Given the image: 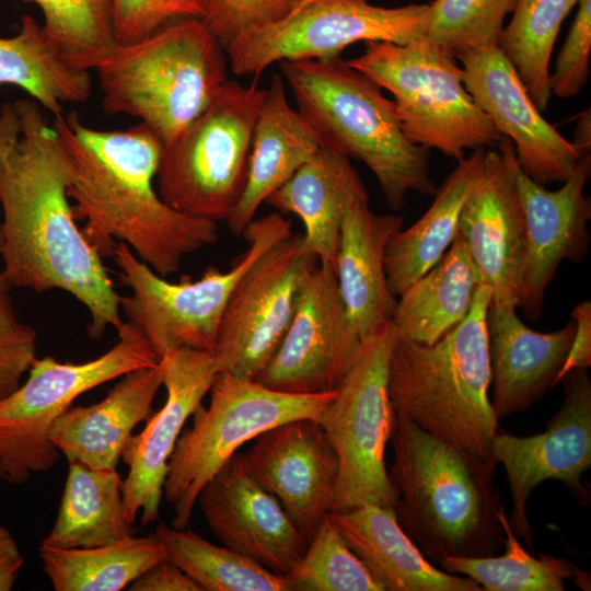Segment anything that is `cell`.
I'll return each mask as SVG.
<instances>
[{"label":"cell","mask_w":591,"mask_h":591,"mask_svg":"<svg viewBox=\"0 0 591 591\" xmlns=\"http://www.w3.org/2000/svg\"><path fill=\"white\" fill-rule=\"evenodd\" d=\"M55 523L40 545L86 548L123 541L135 533L124 513V480L117 470L68 461Z\"/></svg>","instance_id":"4dcf8cb0"},{"label":"cell","mask_w":591,"mask_h":591,"mask_svg":"<svg viewBox=\"0 0 591 591\" xmlns=\"http://www.w3.org/2000/svg\"><path fill=\"white\" fill-rule=\"evenodd\" d=\"M395 339L391 322L360 343L317 420L338 461L331 512L396 503L397 495L385 467V448L394 419L387 368Z\"/></svg>","instance_id":"8fae6325"},{"label":"cell","mask_w":591,"mask_h":591,"mask_svg":"<svg viewBox=\"0 0 591 591\" xmlns=\"http://www.w3.org/2000/svg\"><path fill=\"white\" fill-rule=\"evenodd\" d=\"M95 71L103 111L138 118L166 147L228 80V57L207 22L192 18L117 44Z\"/></svg>","instance_id":"8992f818"},{"label":"cell","mask_w":591,"mask_h":591,"mask_svg":"<svg viewBox=\"0 0 591 591\" xmlns=\"http://www.w3.org/2000/svg\"><path fill=\"white\" fill-rule=\"evenodd\" d=\"M561 407L548 420L545 431L513 436L501 428L491 443V457L506 471L512 495L508 522L518 538L533 548L526 503L533 490L546 480L564 483L581 506H589L590 490L582 475L591 467V381L587 368L566 373Z\"/></svg>","instance_id":"9a60e30c"},{"label":"cell","mask_w":591,"mask_h":591,"mask_svg":"<svg viewBox=\"0 0 591 591\" xmlns=\"http://www.w3.org/2000/svg\"><path fill=\"white\" fill-rule=\"evenodd\" d=\"M197 502L223 546L273 572L288 576L306 551L305 536L250 474L241 453H234L208 479Z\"/></svg>","instance_id":"44dd1931"},{"label":"cell","mask_w":591,"mask_h":591,"mask_svg":"<svg viewBox=\"0 0 591 591\" xmlns=\"http://www.w3.org/2000/svg\"><path fill=\"white\" fill-rule=\"evenodd\" d=\"M570 317L576 322V331L569 352L556 378V385L570 370L588 369L591 366V302L586 300L578 303Z\"/></svg>","instance_id":"f6af8a7d"},{"label":"cell","mask_w":591,"mask_h":591,"mask_svg":"<svg viewBox=\"0 0 591 591\" xmlns=\"http://www.w3.org/2000/svg\"><path fill=\"white\" fill-rule=\"evenodd\" d=\"M15 85L53 115L65 104L84 103L92 92L89 71L71 66L37 20L24 14L19 32L0 37V85Z\"/></svg>","instance_id":"1f68e13d"},{"label":"cell","mask_w":591,"mask_h":591,"mask_svg":"<svg viewBox=\"0 0 591 591\" xmlns=\"http://www.w3.org/2000/svg\"><path fill=\"white\" fill-rule=\"evenodd\" d=\"M404 218L379 215L369 194L347 207L340 227L335 273L350 331L358 343L391 323L395 297L385 273V250L402 229Z\"/></svg>","instance_id":"cb8c5ba5"},{"label":"cell","mask_w":591,"mask_h":591,"mask_svg":"<svg viewBox=\"0 0 591 591\" xmlns=\"http://www.w3.org/2000/svg\"><path fill=\"white\" fill-rule=\"evenodd\" d=\"M161 385L159 366L132 370L102 401L70 406L51 426L49 439L68 461L116 470L134 429L150 417Z\"/></svg>","instance_id":"d4e9b609"},{"label":"cell","mask_w":591,"mask_h":591,"mask_svg":"<svg viewBox=\"0 0 591 591\" xmlns=\"http://www.w3.org/2000/svg\"><path fill=\"white\" fill-rule=\"evenodd\" d=\"M266 89L227 80L205 111L164 147L158 193L174 210L227 220L243 193Z\"/></svg>","instance_id":"9c48e42d"},{"label":"cell","mask_w":591,"mask_h":591,"mask_svg":"<svg viewBox=\"0 0 591 591\" xmlns=\"http://www.w3.org/2000/svg\"><path fill=\"white\" fill-rule=\"evenodd\" d=\"M118 340L103 355L82 363L36 358L28 378L0 403V476L22 485L32 474L51 470L60 452L49 430L77 397L159 359L129 322L117 329Z\"/></svg>","instance_id":"7c38bea8"},{"label":"cell","mask_w":591,"mask_h":591,"mask_svg":"<svg viewBox=\"0 0 591 591\" xmlns=\"http://www.w3.org/2000/svg\"><path fill=\"white\" fill-rule=\"evenodd\" d=\"M515 0H433L428 3L426 37L454 56L497 45Z\"/></svg>","instance_id":"f35d334b"},{"label":"cell","mask_w":591,"mask_h":591,"mask_svg":"<svg viewBox=\"0 0 591 591\" xmlns=\"http://www.w3.org/2000/svg\"><path fill=\"white\" fill-rule=\"evenodd\" d=\"M130 591H202L182 569L167 560H160L142 572L128 587Z\"/></svg>","instance_id":"ee69618b"},{"label":"cell","mask_w":591,"mask_h":591,"mask_svg":"<svg viewBox=\"0 0 591 591\" xmlns=\"http://www.w3.org/2000/svg\"><path fill=\"white\" fill-rule=\"evenodd\" d=\"M165 558L188 575L202 591H292L287 576L273 572L225 546H217L193 530L160 524L154 531Z\"/></svg>","instance_id":"836d02e7"},{"label":"cell","mask_w":591,"mask_h":591,"mask_svg":"<svg viewBox=\"0 0 591 591\" xmlns=\"http://www.w3.org/2000/svg\"><path fill=\"white\" fill-rule=\"evenodd\" d=\"M455 57L465 89L497 132L510 139L521 170L544 186L564 183L581 155L542 116L500 48L474 47Z\"/></svg>","instance_id":"e0dca14e"},{"label":"cell","mask_w":591,"mask_h":591,"mask_svg":"<svg viewBox=\"0 0 591 591\" xmlns=\"http://www.w3.org/2000/svg\"><path fill=\"white\" fill-rule=\"evenodd\" d=\"M51 126L68 154V195L85 220L82 232L102 257H113L117 240L167 277L218 241L216 221L178 212L155 192L164 147L144 124L97 130L71 111L54 115Z\"/></svg>","instance_id":"7a4b0ae2"},{"label":"cell","mask_w":591,"mask_h":591,"mask_svg":"<svg viewBox=\"0 0 591 591\" xmlns=\"http://www.w3.org/2000/svg\"><path fill=\"white\" fill-rule=\"evenodd\" d=\"M322 147L309 123L289 104L282 77L274 74L256 117L246 183L225 220L232 233L243 234L259 206Z\"/></svg>","instance_id":"484cf974"},{"label":"cell","mask_w":591,"mask_h":591,"mask_svg":"<svg viewBox=\"0 0 591 591\" xmlns=\"http://www.w3.org/2000/svg\"><path fill=\"white\" fill-rule=\"evenodd\" d=\"M347 62L391 92L413 143L457 161L468 150L498 146L501 136L465 89L456 57L426 36L406 44L368 42Z\"/></svg>","instance_id":"52a82bcc"},{"label":"cell","mask_w":591,"mask_h":591,"mask_svg":"<svg viewBox=\"0 0 591 591\" xmlns=\"http://www.w3.org/2000/svg\"><path fill=\"white\" fill-rule=\"evenodd\" d=\"M577 0H515L497 46L540 112L552 99L549 62L560 26Z\"/></svg>","instance_id":"e575fe53"},{"label":"cell","mask_w":591,"mask_h":591,"mask_svg":"<svg viewBox=\"0 0 591 591\" xmlns=\"http://www.w3.org/2000/svg\"><path fill=\"white\" fill-rule=\"evenodd\" d=\"M571 143L581 157L590 153L591 116L589 108L579 116Z\"/></svg>","instance_id":"c3c4849f"},{"label":"cell","mask_w":591,"mask_h":591,"mask_svg":"<svg viewBox=\"0 0 591 591\" xmlns=\"http://www.w3.org/2000/svg\"><path fill=\"white\" fill-rule=\"evenodd\" d=\"M36 337V331L24 324L0 331V403L19 389L37 358Z\"/></svg>","instance_id":"7bdbcfd3"},{"label":"cell","mask_w":591,"mask_h":591,"mask_svg":"<svg viewBox=\"0 0 591 591\" xmlns=\"http://www.w3.org/2000/svg\"><path fill=\"white\" fill-rule=\"evenodd\" d=\"M328 518L384 591H482L432 566L398 524L394 507L364 505Z\"/></svg>","instance_id":"4316f807"},{"label":"cell","mask_w":591,"mask_h":591,"mask_svg":"<svg viewBox=\"0 0 591 591\" xmlns=\"http://www.w3.org/2000/svg\"><path fill=\"white\" fill-rule=\"evenodd\" d=\"M303 233L265 251L235 285L224 309L213 360L219 372L254 380L277 350L299 289L318 265Z\"/></svg>","instance_id":"5bb4252c"},{"label":"cell","mask_w":591,"mask_h":591,"mask_svg":"<svg viewBox=\"0 0 591 591\" xmlns=\"http://www.w3.org/2000/svg\"><path fill=\"white\" fill-rule=\"evenodd\" d=\"M205 18L224 48L242 33L275 23L306 0H202Z\"/></svg>","instance_id":"60d3db41"},{"label":"cell","mask_w":591,"mask_h":591,"mask_svg":"<svg viewBox=\"0 0 591 591\" xmlns=\"http://www.w3.org/2000/svg\"><path fill=\"white\" fill-rule=\"evenodd\" d=\"M166 401L148 418L138 434L131 436L121 460L128 466L123 502L126 520L134 524L141 512L142 525L160 514L169 461L182 429L210 391L219 371L211 352L181 348L159 359Z\"/></svg>","instance_id":"ac0fdd59"},{"label":"cell","mask_w":591,"mask_h":591,"mask_svg":"<svg viewBox=\"0 0 591 591\" xmlns=\"http://www.w3.org/2000/svg\"><path fill=\"white\" fill-rule=\"evenodd\" d=\"M498 148L486 150L482 177L461 210L457 235L493 301L519 308L526 227L511 170L513 144L501 136Z\"/></svg>","instance_id":"d6986e66"},{"label":"cell","mask_w":591,"mask_h":591,"mask_svg":"<svg viewBox=\"0 0 591 591\" xmlns=\"http://www.w3.org/2000/svg\"><path fill=\"white\" fill-rule=\"evenodd\" d=\"M38 556L56 591H120L165 558L154 533L86 548L40 545Z\"/></svg>","instance_id":"d6a6232c"},{"label":"cell","mask_w":591,"mask_h":591,"mask_svg":"<svg viewBox=\"0 0 591 591\" xmlns=\"http://www.w3.org/2000/svg\"><path fill=\"white\" fill-rule=\"evenodd\" d=\"M23 564H16L0 569V591H9L13 588Z\"/></svg>","instance_id":"681fc988"},{"label":"cell","mask_w":591,"mask_h":591,"mask_svg":"<svg viewBox=\"0 0 591 591\" xmlns=\"http://www.w3.org/2000/svg\"><path fill=\"white\" fill-rule=\"evenodd\" d=\"M3 240H4L3 224H2V218L0 216V253H1L2 247H3Z\"/></svg>","instance_id":"f907efd6"},{"label":"cell","mask_w":591,"mask_h":591,"mask_svg":"<svg viewBox=\"0 0 591 591\" xmlns=\"http://www.w3.org/2000/svg\"><path fill=\"white\" fill-rule=\"evenodd\" d=\"M243 457L250 474L310 542L332 511L338 475L336 454L321 424L298 418L278 425L256 437Z\"/></svg>","instance_id":"7402d4cb"},{"label":"cell","mask_w":591,"mask_h":591,"mask_svg":"<svg viewBox=\"0 0 591 591\" xmlns=\"http://www.w3.org/2000/svg\"><path fill=\"white\" fill-rule=\"evenodd\" d=\"M389 477L398 524L422 554L488 557L503 547L497 462L483 461L427 432L394 409Z\"/></svg>","instance_id":"3957f363"},{"label":"cell","mask_w":591,"mask_h":591,"mask_svg":"<svg viewBox=\"0 0 591 591\" xmlns=\"http://www.w3.org/2000/svg\"><path fill=\"white\" fill-rule=\"evenodd\" d=\"M513 182L526 227V257L520 304L526 316L540 320L545 291L563 260L582 262L589 251L591 198L584 186L591 174V153L582 155L570 176L549 190L528 176L511 160Z\"/></svg>","instance_id":"ffe728a7"},{"label":"cell","mask_w":591,"mask_h":591,"mask_svg":"<svg viewBox=\"0 0 591 591\" xmlns=\"http://www.w3.org/2000/svg\"><path fill=\"white\" fill-rule=\"evenodd\" d=\"M363 193L367 189L348 158L322 147L265 204L297 215L318 262L335 268L344 213Z\"/></svg>","instance_id":"83f0119b"},{"label":"cell","mask_w":591,"mask_h":591,"mask_svg":"<svg viewBox=\"0 0 591 591\" xmlns=\"http://www.w3.org/2000/svg\"><path fill=\"white\" fill-rule=\"evenodd\" d=\"M208 407L193 413L169 461L163 497L173 506L172 526L189 525L198 494L236 450L263 432L298 418L318 420L334 391L293 394L269 389L251 379L219 372Z\"/></svg>","instance_id":"30bf717a"},{"label":"cell","mask_w":591,"mask_h":591,"mask_svg":"<svg viewBox=\"0 0 591 591\" xmlns=\"http://www.w3.org/2000/svg\"><path fill=\"white\" fill-rule=\"evenodd\" d=\"M292 233L291 221L277 212L254 219L244 230L245 253L227 270L209 266L200 278L185 275L170 282L121 242L114 258L120 280L131 293L120 309L160 359L189 348L211 352L229 298L246 269L269 247Z\"/></svg>","instance_id":"ba28073f"},{"label":"cell","mask_w":591,"mask_h":591,"mask_svg":"<svg viewBox=\"0 0 591 591\" xmlns=\"http://www.w3.org/2000/svg\"><path fill=\"white\" fill-rule=\"evenodd\" d=\"M68 184V154L44 108L33 99L1 105V270L12 288L70 293L89 311V336L100 339L124 324L120 297L76 223Z\"/></svg>","instance_id":"6da1fadb"},{"label":"cell","mask_w":591,"mask_h":591,"mask_svg":"<svg viewBox=\"0 0 591 591\" xmlns=\"http://www.w3.org/2000/svg\"><path fill=\"white\" fill-rule=\"evenodd\" d=\"M498 519L506 551L500 556L447 557L439 566L450 573H462L487 591H564L565 580L580 571L559 557L531 555L513 533L502 506Z\"/></svg>","instance_id":"d590c367"},{"label":"cell","mask_w":591,"mask_h":591,"mask_svg":"<svg viewBox=\"0 0 591 591\" xmlns=\"http://www.w3.org/2000/svg\"><path fill=\"white\" fill-rule=\"evenodd\" d=\"M485 155L486 149L480 148L459 160L427 211L389 241L384 264L394 297L432 268L454 241L463 205L482 177Z\"/></svg>","instance_id":"f1b7e54d"},{"label":"cell","mask_w":591,"mask_h":591,"mask_svg":"<svg viewBox=\"0 0 591 591\" xmlns=\"http://www.w3.org/2000/svg\"><path fill=\"white\" fill-rule=\"evenodd\" d=\"M491 300V289L482 283L466 317L432 345L396 335L387 368V391L396 412L483 461L491 459L500 429L488 395Z\"/></svg>","instance_id":"277c9868"},{"label":"cell","mask_w":591,"mask_h":591,"mask_svg":"<svg viewBox=\"0 0 591 591\" xmlns=\"http://www.w3.org/2000/svg\"><path fill=\"white\" fill-rule=\"evenodd\" d=\"M36 4L43 28L65 59L90 71L114 50L109 0H24Z\"/></svg>","instance_id":"8d00e7d4"},{"label":"cell","mask_w":591,"mask_h":591,"mask_svg":"<svg viewBox=\"0 0 591 591\" xmlns=\"http://www.w3.org/2000/svg\"><path fill=\"white\" fill-rule=\"evenodd\" d=\"M517 306L491 300L487 316L494 415L498 421L529 410L548 390L569 352L576 322L549 333L529 328Z\"/></svg>","instance_id":"603a6c76"},{"label":"cell","mask_w":591,"mask_h":591,"mask_svg":"<svg viewBox=\"0 0 591 591\" xmlns=\"http://www.w3.org/2000/svg\"><path fill=\"white\" fill-rule=\"evenodd\" d=\"M117 44L141 39L177 20L205 18L202 0H109Z\"/></svg>","instance_id":"ab89813d"},{"label":"cell","mask_w":591,"mask_h":591,"mask_svg":"<svg viewBox=\"0 0 591 591\" xmlns=\"http://www.w3.org/2000/svg\"><path fill=\"white\" fill-rule=\"evenodd\" d=\"M359 345L348 325L335 268L318 263L299 289L277 350L254 381L293 394L334 391Z\"/></svg>","instance_id":"2e32d148"},{"label":"cell","mask_w":591,"mask_h":591,"mask_svg":"<svg viewBox=\"0 0 591 591\" xmlns=\"http://www.w3.org/2000/svg\"><path fill=\"white\" fill-rule=\"evenodd\" d=\"M579 5L571 27L549 72L552 95L577 96L588 82L591 54V0H577Z\"/></svg>","instance_id":"b9f144b4"},{"label":"cell","mask_w":591,"mask_h":591,"mask_svg":"<svg viewBox=\"0 0 591 591\" xmlns=\"http://www.w3.org/2000/svg\"><path fill=\"white\" fill-rule=\"evenodd\" d=\"M298 111L323 147L362 162L393 210L415 190L434 195L429 150L403 132L394 102L338 57L280 61Z\"/></svg>","instance_id":"5b68a950"},{"label":"cell","mask_w":591,"mask_h":591,"mask_svg":"<svg viewBox=\"0 0 591 591\" xmlns=\"http://www.w3.org/2000/svg\"><path fill=\"white\" fill-rule=\"evenodd\" d=\"M293 590L384 591L331 522L322 520L306 551L287 576Z\"/></svg>","instance_id":"74e56055"},{"label":"cell","mask_w":591,"mask_h":591,"mask_svg":"<svg viewBox=\"0 0 591 591\" xmlns=\"http://www.w3.org/2000/svg\"><path fill=\"white\" fill-rule=\"evenodd\" d=\"M428 3L396 8L369 0H306L283 19L225 46L236 76L258 77L277 61L338 57L357 42L406 44L426 35Z\"/></svg>","instance_id":"4fadbf2b"},{"label":"cell","mask_w":591,"mask_h":591,"mask_svg":"<svg viewBox=\"0 0 591 591\" xmlns=\"http://www.w3.org/2000/svg\"><path fill=\"white\" fill-rule=\"evenodd\" d=\"M11 288L3 271L0 270V331L14 328L21 324L9 296Z\"/></svg>","instance_id":"bcb514c9"},{"label":"cell","mask_w":591,"mask_h":591,"mask_svg":"<svg viewBox=\"0 0 591 591\" xmlns=\"http://www.w3.org/2000/svg\"><path fill=\"white\" fill-rule=\"evenodd\" d=\"M480 285L456 233L441 259L398 296L391 320L396 335L434 344L466 317Z\"/></svg>","instance_id":"f546056e"},{"label":"cell","mask_w":591,"mask_h":591,"mask_svg":"<svg viewBox=\"0 0 591 591\" xmlns=\"http://www.w3.org/2000/svg\"><path fill=\"white\" fill-rule=\"evenodd\" d=\"M24 557L12 533L0 524V569L23 564Z\"/></svg>","instance_id":"7dc6e473"}]
</instances>
